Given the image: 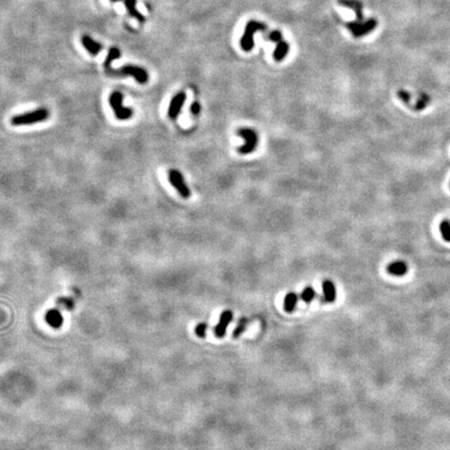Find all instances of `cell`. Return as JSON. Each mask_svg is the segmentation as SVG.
Returning a JSON list of instances; mask_svg holds the SVG:
<instances>
[{
	"instance_id": "ffe728a7",
	"label": "cell",
	"mask_w": 450,
	"mask_h": 450,
	"mask_svg": "<svg viewBox=\"0 0 450 450\" xmlns=\"http://www.w3.org/2000/svg\"><path fill=\"white\" fill-rule=\"evenodd\" d=\"M315 297H316V292L312 287H307L300 294V298L305 302H307V304H310V302Z\"/></svg>"
},
{
	"instance_id": "2e32d148",
	"label": "cell",
	"mask_w": 450,
	"mask_h": 450,
	"mask_svg": "<svg viewBox=\"0 0 450 450\" xmlns=\"http://www.w3.org/2000/svg\"><path fill=\"white\" fill-rule=\"evenodd\" d=\"M297 301H298V296H297V294H295L294 292H291V293H288L286 297H284V300H283V309L286 312H288V313H291V312L294 311V309H295L296 305H297Z\"/></svg>"
},
{
	"instance_id": "7a4b0ae2",
	"label": "cell",
	"mask_w": 450,
	"mask_h": 450,
	"mask_svg": "<svg viewBox=\"0 0 450 450\" xmlns=\"http://www.w3.org/2000/svg\"><path fill=\"white\" fill-rule=\"evenodd\" d=\"M105 72L109 76H132L139 82V84H146L149 78L148 73H147L145 69L134 65L122 66L120 69L117 70L108 68L105 70Z\"/></svg>"
},
{
	"instance_id": "4fadbf2b",
	"label": "cell",
	"mask_w": 450,
	"mask_h": 450,
	"mask_svg": "<svg viewBox=\"0 0 450 450\" xmlns=\"http://www.w3.org/2000/svg\"><path fill=\"white\" fill-rule=\"evenodd\" d=\"M289 44L284 41L281 40L278 43H277V48L274 50L273 53V59L277 62H281L284 60V58L287 57V54L289 53Z\"/></svg>"
},
{
	"instance_id": "ac0fdd59",
	"label": "cell",
	"mask_w": 450,
	"mask_h": 450,
	"mask_svg": "<svg viewBox=\"0 0 450 450\" xmlns=\"http://www.w3.org/2000/svg\"><path fill=\"white\" fill-rule=\"evenodd\" d=\"M57 305L64 310L72 311L75 307V301L71 297H60L57 299Z\"/></svg>"
},
{
	"instance_id": "30bf717a",
	"label": "cell",
	"mask_w": 450,
	"mask_h": 450,
	"mask_svg": "<svg viewBox=\"0 0 450 450\" xmlns=\"http://www.w3.org/2000/svg\"><path fill=\"white\" fill-rule=\"evenodd\" d=\"M45 320L52 328H60L63 325L64 322V318L61 314V312L58 309H52L49 310L47 313H46Z\"/></svg>"
},
{
	"instance_id": "9c48e42d",
	"label": "cell",
	"mask_w": 450,
	"mask_h": 450,
	"mask_svg": "<svg viewBox=\"0 0 450 450\" xmlns=\"http://www.w3.org/2000/svg\"><path fill=\"white\" fill-rule=\"evenodd\" d=\"M233 313L231 311H224L223 313L221 314V316H220V319H219V322L218 324L216 325L215 329H214V333H215V336L217 338H223L226 334V329H227V326L228 324L232 322V320H233Z\"/></svg>"
},
{
	"instance_id": "6da1fadb",
	"label": "cell",
	"mask_w": 450,
	"mask_h": 450,
	"mask_svg": "<svg viewBox=\"0 0 450 450\" xmlns=\"http://www.w3.org/2000/svg\"><path fill=\"white\" fill-rule=\"evenodd\" d=\"M49 117V111L45 107L36 108L35 111L27 112L24 114L16 115L11 119V123L14 126H22V125H31L35 123L43 122L47 120Z\"/></svg>"
},
{
	"instance_id": "52a82bcc",
	"label": "cell",
	"mask_w": 450,
	"mask_h": 450,
	"mask_svg": "<svg viewBox=\"0 0 450 450\" xmlns=\"http://www.w3.org/2000/svg\"><path fill=\"white\" fill-rule=\"evenodd\" d=\"M187 95L185 92H178L176 95H174L168 108V117L171 120H176L178 115L181 112V107L185 104Z\"/></svg>"
},
{
	"instance_id": "7402d4cb",
	"label": "cell",
	"mask_w": 450,
	"mask_h": 450,
	"mask_svg": "<svg viewBox=\"0 0 450 450\" xmlns=\"http://www.w3.org/2000/svg\"><path fill=\"white\" fill-rule=\"evenodd\" d=\"M440 231L446 241H450V223L443 222L440 225Z\"/></svg>"
},
{
	"instance_id": "e0dca14e",
	"label": "cell",
	"mask_w": 450,
	"mask_h": 450,
	"mask_svg": "<svg viewBox=\"0 0 450 450\" xmlns=\"http://www.w3.org/2000/svg\"><path fill=\"white\" fill-rule=\"evenodd\" d=\"M341 4L345 5V6H348V7H350L351 10H353L355 13H356V16L357 18H359V20L361 21L362 20V11H361V3L360 2H357V1H354V0H340L339 1Z\"/></svg>"
},
{
	"instance_id": "8fae6325",
	"label": "cell",
	"mask_w": 450,
	"mask_h": 450,
	"mask_svg": "<svg viewBox=\"0 0 450 450\" xmlns=\"http://www.w3.org/2000/svg\"><path fill=\"white\" fill-rule=\"evenodd\" d=\"M81 44L85 46V48L88 50L89 53L92 54V56H97V54L103 49V45L95 42L93 39L90 38L89 35L82 36Z\"/></svg>"
},
{
	"instance_id": "cb8c5ba5",
	"label": "cell",
	"mask_w": 450,
	"mask_h": 450,
	"mask_svg": "<svg viewBox=\"0 0 450 450\" xmlns=\"http://www.w3.org/2000/svg\"><path fill=\"white\" fill-rule=\"evenodd\" d=\"M268 38L269 40H271L272 42L274 43H278L279 41L282 40V36H281V33L279 31H273L269 34L268 35Z\"/></svg>"
},
{
	"instance_id": "5bb4252c",
	"label": "cell",
	"mask_w": 450,
	"mask_h": 450,
	"mask_svg": "<svg viewBox=\"0 0 450 450\" xmlns=\"http://www.w3.org/2000/svg\"><path fill=\"white\" fill-rule=\"evenodd\" d=\"M407 271L408 267L403 262H394L388 266V272L395 277H402Z\"/></svg>"
},
{
	"instance_id": "9a60e30c",
	"label": "cell",
	"mask_w": 450,
	"mask_h": 450,
	"mask_svg": "<svg viewBox=\"0 0 450 450\" xmlns=\"http://www.w3.org/2000/svg\"><path fill=\"white\" fill-rule=\"evenodd\" d=\"M124 4L127 8V11L128 13H130V15L134 18H136V19L139 20L140 22H144L145 21V17L137 10V7H136V4H137V0H124Z\"/></svg>"
},
{
	"instance_id": "5b68a950",
	"label": "cell",
	"mask_w": 450,
	"mask_h": 450,
	"mask_svg": "<svg viewBox=\"0 0 450 450\" xmlns=\"http://www.w3.org/2000/svg\"><path fill=\"white\" fill-rule=\"evenodd\" d=\"M266 30H267V25L262 22H258L255 20H251L248 22L245 27L244 35L240 40L241 48L246 52L250 51L254 46V42H253L254 33L258 31H266Z\"/></svg>"
},
{
	"instance_id": "d6986e66",
	"label": "cell",
	"mask_w": 450,
	"mask_h": 450,
	"mask_svg": "<svg viewBox=\"0 0 450 450\" xmlns=\"http://www.w3.org/2000/svg\"><path fill=\"white\" fill-rule=\"evenodd\" d=\"M119 57H120V50H119L118 48H115L113 47L111 50H109L108 54H107V57H106V60L104 62V69H108V68H111V65H112V63L117 60Z\"/></svg>"
},
{
	"instance_id": "277c9868",
	"label": "cell",
	"mask_w": 450,
	"mask_h": 450,
	"mask_svg": "<svg viewBox=\"0 0 450 450\" xmlns=\"http://www.w3.org/2000/svg\"><path fill=\"white\" fill-rule=\"evenodd\" d=\"M108 102L118 120H128V119L132 118L134 114L133 108L126 107L123 105V95L120 92H113V93L109 95Z\"/></svg>"
},
{
	"instance_id": "44dd1931",
	"label": "cell",
	"mask_w": 450,
	"mask_h": 450,
	"mask_svg": "<svg viewBox=\"0 0 450 450\" xmlns=\"http://www.w3.org/2000/svg\"><path fill=\"white\" fill-rule=\"evenodd\" d=\"M248 322H249V320H248L247 318H242V319H240V321H239L238 325H237L236 328L234 329V334H233L234 338L240 337V336L243 334V332L246 329V326H247Z\"/></svg>"
},
{
	"instance_id": "3957f363",
	"label": "cell",
	"mask_w": 450,
	"mask_h": 450,
	"mask_svg": "<svg viewBox=\"0 0 450 450\" xmlns=\"http://www.w3.org/2000/svg\"><path fill=\"white\" fill-rule=\"evenodd\" d=\"M237 134L245 140V143L238 148V152L240 154L252 153L259 145V136L256 132L252 128L241 127L239 128Z\"/></svg>"
},
{
	"instance_id": "8992f818",
	"label": "cell",
	"mask_w": 450,
	"mask_h": 450,
	"mask_svg": "<svg viewBox=\"0 0 450 450\" xmlns=\"http://www.w3.org/2000/svg\"><path fill=\"white\" fill-rule=\"evenodd\" d=\"M169 181L173 188H175L178 192V194L182 198H189L191 196V191L187 186L186 180L183 178V175L180 171L176 169H171L168 173Z\"/></svg>"
},
{
	"instance_id": "ba28073f",
	"label": "cell",
	"mask_w": 450,
	"mask_h": 450,
	"mask_svg": "<svg viewBox=\"0 0 450 450\" xmlns=\"http://www.w3.org/2000/svg\"><path fill=\"white\" fill-rule=\"evenodd\" d=\"M376 26V22L374 20H369L365 23L360 22H351L348 23L347 27L349 29L354 36H361L363 35L368 34Z\"/></svg>"
},
{
	"instance_id": "603a6c76",
	"label": "cell",
	"mask_w": 450,
	"mask_h": 450,
	"mask_svg": "<svg viewBox=\"0 0 450 450\" xmlns=\"http://www.w3.org/2000/svg\"><path fill=\"white\" fill-rule=\"evenodd\" d=\"M207 330H208V324L203 322V323H199L197 324L196 328H195V333L198 337L200 338H205L206 335H207Z\"/></svg>"
},
{
	"instance_id": "d4e9b609",
	"label": "cell",
	"mask_w": 450,
	"mask_h": 450,
	"mask_svg": "<svg viewBox=\"0 0 450 450\" xmlns=\"http://www.w3.org/2000/svg\"><path fill=\"white\" fill-rule=\"evenodd\" d=\"M190 111L191 113L194 115V116H198L200 114V111H201V105L199 103L195 102V103H193L191 104V107H190Z\"/></svg>"
},
{
	"instance_id": "7c38bea8",
	"label": "cell",
	"mask_w": 450,
	"mask_h": 450,
	"mask_svg": "<svg viewBox=\"0 0 450 450\" xmlns=\"http://www.w3.org/2000/svg\"><path fill=\"white\" fill-rule=\"evenodd\" d=\"M322 290H323L324 299L326 302H334L336 300L337 290H336L335 283L332 280H329V279L324 280L322 283Z\"/></svg>"
},
{
	"instance_id": "484cf974",
	"label": "cell",
	"mask_w": 450,
	"mask_h": 450,
	"mask_svg": "<svg viewBox=\"0 0 450 450\" xmlns=\"http://www.w3.org/2000/svg\"><path fill=\"white\" fill-rule=\"evenodd\" d=\"M112 2H117V1H120V0H111Z\"/></svg>"
}]
</instances>
